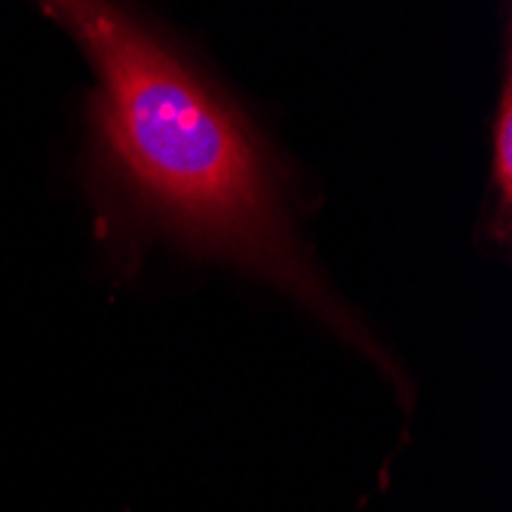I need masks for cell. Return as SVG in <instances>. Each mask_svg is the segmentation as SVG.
<instances>
[{"label":"cell","instance_id":"6da1fadb","mask_svg":"<svg viewBox=\"0 0 512 512\" xmlns=\"http://www.w3.org/2000/svg\"><path fill=\"white\" fill-rule=\"evenodd\" d=\"M96 71L92 138L111 188L200 255L234 261L313 307L344 338L378 347L338 304L279 194L246 117L178 50L114 4H46Z\"/></svg>","mask_w":512,"mask_h":512},{"label":"cell","instance_id":"7a4b0ae2","mask_svg":"<svg viewBox=\"0 0 512 512\" xmlns=\"http://www.w3.org/2000/svg\"><path fill=\"white\" fill-rule=\"evenodd\" d=\"M491 184L500 194L497 209L503 215L500 227H503V237H506V230H509V206H512V86H509V77L503 83V99H500V108H497Z\"/></svg>","mask_w":512,"mask_h":512}]
</instances>
